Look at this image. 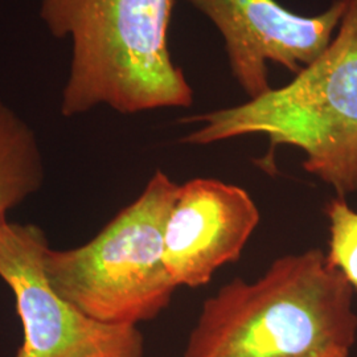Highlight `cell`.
Instances as JSON below:
<instances>
[{"label": "cell", "mask_w": 357, "mask_h": 357, "mask_svg": "<svg viewBox=\"0 0 357 357\" xmlns=\"http://www.w3.org/2000/svg\"><path fill=\"white\" fill-rule=\"evenodd\" d=\"M354 290L319 249L275 259L208 298L184 357H320L355 344Z\"/></svg>", "instance_id": "6da1fadb"}, {"label": "cell", "mask_w": 357, "mask_h": 357, "mask_svg": "<svg viewBox=\"0 0 357 357\" xmlns=\"http://www.w3.org/2000/svg\"><path fill=\"white\" fill-rule=\"evenodd\" d=\"M174 0H40L52 36L70 43L61 114L190 107L193 90L168 48Z\"/></svg>", "instance_id": "7a4b0ae2"}, {"label": "cell", "mask_w": 357, "mask_h": 357, "mask_svg": "<svg viewBox=\"0 0 357 357\" xmlns=\"http://www.w3.org/2000/svg\"><path fill=\"white\" fill-rule=\"evenodd\" d=\"M202 123L181 142L211 144L261 134L270 153L280 146L302 150L305 171L337 197L357 192V0L328 48L287 85L241 105L181 119Z\"/></svg>", "instance_id": "3957f363"}, {"label": "cell", "mask_w": 357, "mask_h": 357, "mask_svg": "<svg viewBox=\"0 0 357 357\" xmlns=\"http://www.w3.org/2000/svg\"><path fill=\"white\" fill-rule=\"evenodd\" d=\"M178 184L156 171L141 196L91 241L52 250L44 268L53 289L93 319L138 326L171 303L178 284L167 270L165 230Z\"/></svg>", "instance_id": "277c9868"}, {"label": "cell", "mask_w": 357, "mask_h": 357, "mask_svg": "<svg viewBox=\"0 0 357 357\" xmlns=\"http://www.w3.org/2000/svg\"><path fill=\"white\" fill-rule=\"evenodd\" d=\"M48 248L38 225L0 227V278L13 290L23 327L15 357H143L138 326L93 319L53 289L44 268Z\"/></svg>", "instance_id": "5b68a950"}, {"label": "cell", "mask_w": 357, "mask_h": 357, "mask_svg": "<svg viewBox=\"0 0 357 357\" xmlns=\"http://www.w3.org/2000/svg\"><path fill=\"white\" fill-rule=\"evenodd\" d=\"M216 26L225 41L231 75L255 98L271 89L268 63L298 75L333 40L348 0H336L318 16H301L277 0H184Z\"/></svg>", "instance_id": "8992f818"}, {"label": "cell", "mask_w": 357, "mask_h": 357, "mask_svg": "<svg viewBox=\"0 0 357 357\" xmlns=\"http://www.w3.org/2000/svg\"><path fill=\"white\" fill-rule=\"evenodd\" d=\"M259 222V211L241 187L217 178L178 185L165 230L163 261L178 286H204L218 268L240 258Z\"/></svg>", "instance_id": "52a82bcc"}, {"label": "cell", "mask_w": 357, "mask_h": 357, "mask_svg": "<svg viewBox=\"0 0 357 357\" xmlns=\"http://www.w3.org/2000/svg\"><path fill=\"white\" fill-rule=\"evenodd\" d=\"M45 167L35 131L0 98V227L43 187Z\"/></svg>", "instance_id": "ba28073f"}, {"label": "cell", "mask_w": 357, "mask_h": 357, "mask_svg": "<svg viewBox=\"0 0 357 357\" xmlns=\"http://www.w3.org/2000/svg\"><path fill=\"white\" fill-rule=\"evenodd\" d=\"M324 213L330 228L327 259L357 293V212L344 197H335Z\"/></svg>", "instance_id": "9c48e42d"}, {"label": "cell", "mask_w": 357, "mask_h": 357, "mask_svg": "<svg viewBox=\"0 0 357 357\" xmlns=\"http://www.w3.org/2000/svg\"><path fill=\"white\" fill-rule=\"evenodd\" d=\"M320 357H349L348 351H332Z\"/></svg>", "instance_id": "30bf717a"}]
</instances>
